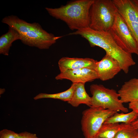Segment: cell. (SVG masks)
Here are the masks:
<instances>
[{"label": "cell", "instance_id": "6da1fadb", "mask_svg": "<svg viewBox=\"0 0 138 138\" xmlns=\"http://www.w3.org/2000/svg\"><path fill=\"white\" fill-rule=\"evenodd\" d=\"M68 35H79L86 39L91 47L98 46L104 49L106 54L117 60L122 70L128 73L130 67L135 65L132 54L121 48L112 38L109 32L93 30L88 27L76 30Z\"/></svg>", "mask_w": 138, "mask_h": 138}, {"label": "cell", "instance_id": "7a4b0ae2", "mask_svg": "<svg viewBox=\"0 0 138 138\" xmlns=\"http://www.w3.org/2000/svg\"><path fill=\"white\" fill-rule=\"evenodd\" d=\"M2 22L19 33L23 44L40 49H49L62 37L56 36L48 32L38 23H29L15 15L6 16L2 19Z\"/></svg>", "mask_w": 138, "mask_h": 138}, {"label": "cell", "instance_id": "3957f363", "mask_svg": "<svg viewBox=\"0 0 138 138\" xmlns=\"http://www.w3.org/2000/svg\"><path fill=\"white\" fill-rule=\"evenodd\" d=\"M94 0H76L55 8L46 7L50 15L64 22L72 30L89 27V12Z\"/></svg>", "mask_w": 138, "mask_h": 138}, {"label": "cell", "instance_id": "277c9868", "mask_svg": "<svg viewBox=\"0 0 138 138\" xmlns=\"http://www.w3.org/2000/svg\"><path fill=\"white\" fill-rule=\"evenodd\" d=\"M118 12L113 0H94L90 10L89 27L95 30L108 32Z\"/></svg>", "mask_w": 138, "mask_h": 138}, {"label": "cell", "instance_id": "5b68a950", "mask_svg": "<svg viewBox=\"0 0 138 138\" xmlns=\"http://www.w3.org/2000/svg\"><path fill=\"white\" fill-rule=\"evenodd\" d=\"M90 90L92 95L91 107H101L125 113L128 112V109L120 100L118 92L114 89L107 88L102 85L94 84L90 86Z\"/></svg>", "mask_w": 138, "mask_h": 138}, {"label": "cell", "instance_id": "8992f818", "mask_svg": "<svg viewBox=\"0 0 138 138\" xmlns=\"http://www.w3.org/2000/svg\"><path fill=\"white\" fill-rule=\"evenodd\" d=\"M117 112L101 107H91L84 111L81 123L85 138H95L106 119Z\"/></svg>", "mask_w": 138, "mask_h": 138}, {"label": "cell", "instance_id": "52a82bcc", "mask_svg": "<svg viewBox=\"0 0 138 138\" xmlns=\"http://www.w3.org/2000/svg\"><path fill=\"white\" fill-rule=\"evenodd\" d=\"M118 45L125 52L138 55V46L126 23L118 12L114 22L109 31Z\"/></svg>", "mask_w": 138, "mask_h": 138}, {"label": "cell", "instance_id": "ba28073f", "mask_svg": "<svg viewBox=\"0 0 138 138\" xmlns=\"http://www.w3.org/2000/svg\"><path fill=\"white\" fill-rule=\"evenodd\" d=\"M138 46V0H113Z\"/></svg>", "mask_w": 138, "mask_h": 138}, {"label": "cell", "instance_id": "9c48e42d", "mask_svg": "<svg viewBox=\"0 0 138 138\" xmlns=\"http://www.w3.org/2000/svg\"><path fill=\"white\" fill-rule=\"evenodd\" d=\"M95 70L98 79L105 81L113 78L122 69L117 60L106 54L101 60L97 61Z\"/></svg>", "mask_w": 138, "mask_h": 138}, {"label": "cell", "instance_id": "30bf717a", "mask_svg": "<svg viewBox=\"0 0 138 138\" xmlns=\"http://www.w3.org/2000/svg\"><path fill=\"white\" fill-rule=\"evenodd\" d=\"M55 79L57 80L66 79L71 81L73 83H85L98 79V77L95 70L83 68L60 72L55 77Z\"/></svg>", "mask_w": 138, "mask_h": 138}, {"label": "cell", "instance_id": "8fae6325", "mask_svg": "<svg viewBox=\"0 0 138 138\" xmlns=\"http://www.w3.org/2000/svg\"><path fill=\"white\" fill-rule=\"evenodd\" d=\"M97 61L89 58H79L63 57L58 62L60 72L67 70H74L83 68L95 70Z\"/></svg>", "mask_w": 138, "mask_h": 138}, {"label": "cell", "instance_id": "7c38bea8", "mask_svg": "<svg viewBox=\"0 0 138 138\" xmlns=\"http://www.w3.org/2000/svg\"><path fill=\"white\" fill-rule=\"evenodd\" d=\"M118 93L123 103L138 100V78H132L125 82Z\"/></svg>", "mask_w": 138, "mask_h": 138}, {"label": "cell", "instance_id": "4fadbf2b", "mask_svg": "<svg viewBox=\"0 0 138 138\" xmlns=\"http://www.w3.org/2000/svg\"><path fill=\"white\" fill-rule=\"evenodd\" d=\"M74 88L72 97L68 103L74 107L84 104L89 107L91 106V97L86 92L85 87V83H74Z\"/></svg>", "mask_w": 138, "mask_h": 138}, {"label": "cell", "instance_id": "5bb4252c", "mask_svg": "<svg viewBox=\"0 0 138 138\" xmlns=\"http://www.w3.org/2000/svg\"><path fill=\"white\" fill-rule=\"evenodd\" d=\"M19 33L16 30L9 27L8 32L0 37V54L8 56L10 47L15 41L21 39Z\"/></svg>", "mask_w": 138, "mask_h": 138}, {"label": "cell", "instance_id": "9a60e30c", "mask_svg": "<svg viewBox=\"0 0 138 138\" xmlns=\"http://www.w3.org/2000/svg\"><path fill=\"white\" fill-rule=\"evenodd\" d=\"M138 118V113L133 111L126 113L116 112L108 118L103 123H119L120 122L131 124Z\"/></svg>", "mask_w": 138, "mask_h": 138}, {"label": "cell", "instance_id": "2e32d148", "mask_svg": "<svg viewBox=\"0 0 138 138\" xmlns=\"http://www.w3.org/2000/svg\"><path fill=\"white\" fill-rule=\"evenodd\" d=\"M74 88V84L73 83L69 89L64 91L53 94L40 93L34 97L33 99L37 100L45 98H52L68 102L72 97Z\"/></svg>", "mask_w": 138, "mask_h": 138}, {"label": "cell", "instance_id": "e0dca14e", "mask_svg": "<svg viewBox=\"0 0 138 138\" xmlns=\"http://www.w3.org/2000/svg\"><path fill=\"white\" fill-rule=\"evenodd\" d=\"M122 127V123H103L96 136L102 138H114Z\"/></svg>", "mask_w": 138, "mask_h": 138}, {"label": "cell", "instance_id": "ac0fdd59", "mask_svg": "<svg viewBox=\"0 0 138 138\" xmlns=\"http://www.w3.org/2000/svg\"><path fill=\"white\" fill-rule=\"evenodd\" d=\"M122 127L114 138H138V129L131 124L122 123Z\"/></svg>", "mask_w": 138, "mask_h": 138}, {"label": "cell", "instance_id": "d6986e66", "mask_svg": "<svg viewBox=\"0 0 138 138\" xmlns=\"http://www.w3.org/2000/svg\"><path fill=\"white\" fill-rule=\"evenodd\" d=\"M17 133L7 129L0 131V138H16Z\"/></svg>", "mask_w": 138, "mask_h": 138}, {"label": "cell", "instance_id": "ffe728a7", "mask_svg": "<svg viewBox=\"0 0 138 138\" xmlns=\"http://www.w3.org/2000/svg\"><path fill=\"white\" fill-rule=\"evenodd\" d=\"M16 138H39L36 134L27 132L17 133Z\"/></svg>", "mask_w": 138, "mask_h": 138}, {"label": "cell", "instance_id": "44dd1931", "mask_svg": "<svg viewBox=\"0 0 138 138\" xmlns=\"http://www.w3.org/2000/svg\"><path fill=\"white\" fill-rule=\"evenodd\" d=\"M129 108L132 111L138 113V100L129 102Z\"/></svg>", "mask_w": 138, "mask_h": 138}, {"label": "cell", "instance_id": "7402d4cb", "mask_svg": "<svg viewBox=\"0 0 138 138\" xmlns=\"http://www.w3.org/2000/svg\"><path fill=\"white\" fill-rule=\"evenodd\" d=\"M131 124L136 128L138 129V119L132 123Z\"/></svg>", "mask_w": 138, "mask_h": 138}, {"label": "cell", "instance_id": "603a6c76", "mask_svg": "<svg viewBox=\"0 0 138 138\" xmlns=\"http://www.w3.org/2000/svg\"><path fill=\"white\" fill-rule=\"evenodd\" d=\"M95 138H102L98 137V136H96Z\"/></svg>", "mask_w": 138, "mask_h": 138}]
</instances>
